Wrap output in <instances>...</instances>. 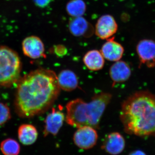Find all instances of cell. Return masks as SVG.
Returning <instances> with one entry per match:
<instances>
[{"mask_svg": "<svg viewBox=\"0 0 155 155\" xmlns=\"http://www.w3.org/2000/svg\"><path fill=\"white\" fill-rule=\"evenodd\" d=\"M19 141L25 145H30L34 143L38 138L37 130L33 125L23 124L19 126L18 131Z\"/></svg>", "mask_w": 155, "mask_h": 155, "instance_id": "obj_16", "label": "cell"}, {"mask_svg": "<svg viewBox=\"0 0 155 155\" xmlns=\"http://www.w3.org/2000/svg\"><path fill=\"white\" fill-rule=\"evenodd\" d=\"M97 133L96 129L90 126L78 127L73 135V141L75 145L83 150L90 149L96 144Z\"/></svg>", "mask_w": 155, "mask_h": 155, "instance_id": "obj_5", "label": "cell"}, {"mask_svg": "<svg viewBox=\"0 0 155 155\" xmlns=\"http://www.w3.org/2000/svg\"><path fill=\"white\" fill-rule=\"evenodd\" d=\"M1 150L4 155H18L20 152V147L15 140L8 138L2 142Z\"/></svg>", "mask_w": 155, "mask_h": 155, "instance_id": "obj_18", "label": "cell"}, {"mask_svg": "<svg viewBox=\"0 0 155 155\" xmlns=\"http://www.w3.org/2000/svg\"><path fill=\"white\" fill-rule=\"evenodd\" d=\"M15 94V110L22 118L43 114L59 96L61 88L55 72L40 69L32 71L18 81Z\"/></svg>", "mask_w": 155, "mask_h": 155, "instance_id": "obj_1", "label": "cell"}, {"mask_svg": "<svg viewBox=\"0 0 155 155\" xmlns=\"http://www.w3.org/2000/svg\"><path fill=\"white\" fill-rule=\"evenodd\" d=\"M54 52L59 57H62L64 56L67 53V50L66 48L63 45H59L56 46L54 48Z\"/></svg>", "mask_w": 155, "mask_h": 155, "instance_id": "obj_21", "label": "cell"}, {"mask_svg": "<svg viewBox=\"0 0 155 155\" xmlns=\"http://www.w3.org/2000/svg\"><path fill=\"white\" fill-rule=\"evenodd\" d=\"M21 69L18 54L8 47L0 46V86L8 87L17 82Z\"/></svg>", "mask_w": 155, "mask_h": 155, "instance_id": "obj_4", "label": "cell"}, {"mask_svg": "<svg viewBox=\"0 0 155 155\" xmlns=\"http://www.w3.org/2000/svg\"><path fill=\"white\" fill-rule=\"evenodd\" d=\"M57 77L60 88L64 91H72L78 87V81L77 75L72 70L69 69L62 70Z\"/></svg>", "mask_w": 155, "mask_h": 155, "instance_id": "obj_14", "label": "cell"}, {"mask_svg": "<svg viewBox=\"0 0 155 155\" xmlns=\"http://www.w3.org/2000/svg\"><path fill=\"white\" fill-rule=\"evenodd\" d=\"M128 155H147L145 153L140 150H137L130 153Z\"/></svg>", "mask_w": 155, "mask_h": 155, "instance_id": "obj_22", "label": "cell"}, {"mask_svg": "<svg viewBox=\"0 0 155 155\" xmlns=\"http://www.w3.org/2000/svg\"><path fill=\"white\" fill-rule=\"evenodd\" d=\"M35 5L40 8L48 7L54 0H32Z\"/></svg>", "mask_w": 155, "mask_h": 155, "instance_id": "obj_20", "label": "cell"}, {"mask_svg": "<svg viewBox=\"0 0 155 155\" xmlns=\"http://www.w3.org/2000/svg\"><path fill=\"white\" fill-rule=\"evenodd\" d=\"M65 119V116L63 112L53 108L52 112L47 116L45 120V136L49 134L57 135L63 126Z\"/></svg>", "mask_w": 155, "mask_h": 155, "instance_id": "obj_11", "label": "cell"}, {"mask_svg": "<svg viewBox=\"0 0 155 155\" xmlns=\"http://www.w3.org/2000/svg\"><path fill=\"white\" fill-rule=\"evenodd\" d=\"M101 52L104 59L116 62L120 61L124 53L123 46L114 40V37L108 39L102 47Z\"/></svg>", "mask_w": 155, "mask_h": 155, "instance_id": "obj_12", "label": "cell"}, {"mask_svg": "<svg viewBox=\"0 0 155 155\" xmlns=\"http://www.w3.org/2000/svg\"><path fill=\"white\" fill-rule=\"evenodd\" d=\"M112 97L110 94L103 92L95 95L89 102L80 98L70 101L66 106V122L77 128L88 126L98 129L101 118Z\"/></svg>", "mask_w": 155, "mask_h": 155, "instance_id": "obj_3", "label": "cell"}, {"mask_svg": "<svg viewBox=\"0 0 155 155\" xmlns=\"http://www.w3.org/2000/svg\"><path fill=\"white\" fill-rule=\"evenodd\" d=\"M117 30L118 25L114 17L110 14H105L98 19L94 32L100 38L107 40L113 37Z\"/></svg>", "mask_w": 155, "mask_h": 155, "instance_id": "obj_6", "label": "cell"}, {"mask_svg": "<svg viewBox=\"0 0 155 155\" xmlns=\"http://www.w3.org/2000/svg\"><path fill=\"white\" fill-rule=\"evenodd\" d=\"M120 118L126 133L155 136V95L144 91L131 95L122 103Z\"/></svg>", "mask_w": 155, "mask_h": 155, "instance_id": "obj_2", "label": "cell"}, {"mask_svg": "<svg viewBox=\"0 0 155 155\" xmlns=\"http://www.w3.org/2000/svg\"><path fill=\"white\" fill-rule=\"evenodd\" d=\"M83 61L87 69L91 71L101 70L104 65V58L101 51L97 50L87 52L84 56Z\"/></svg>", "mask_w": 155, "mask_h": 155, "instance_id": "obj_15", "label": "cell"}, {"mask_svg": "<svg viewBox=\"0 0 155 155\" xmlns=\"http://www.w3.org/2000/svg\"><path fill=\"white\" fill-rule=\"evenodd\" d=\"M22 50L25 55L31 59L45 57L44 44L41 39L35 35L25 38L22 44Z\"/></svg>", "mask_w": 155, "mask_h": 155, "instance_id": "obj_8", "label": "cell"}, {"mask_svg": "<svg viewBox=\"0 0 155 155\" xmlns=\"http://www.w3.org/2000/svg\"><path fill=\"white\" fill-rule=\"evenodd\" d=\"M69 29L70 33L76 37H90L94 32L92 25L82 16L72 17L69 21Z\"/></svg>", "mask_w": 155, "mask_h": 155, "instance_id": "obj_10", "label": "cell"}, {"mask_svg": "<svg viewBox=\"0 0 155 155\" xmlns=\"http://www.w3.org/2000/svg\"><path fill=\"white\" fill-rule=\"evenodd\" d=\"M125 138L119 132L109 134L103 142L102 149L108 153L117 155L121 153L125 148Z\"/></svg>", "mask_w": 155, "mask_h": 155, "instance_id": "obj_9", "label": "cell"}, {"mask_svg": "<svg viewBox=\"0 0 155 155\" xmlns=\"http://www.w3.org/2000/svg\"><path fill=\"white\" fill-rule=\"evenodd\" d=\"M131 74V69L127 63L123 61H116L110 69V75L113 81V86L116 84L126 81L129 79Z\"/></svg>", "mask_w": 155, "mask_h": 155, "instance_id": "obj_13", "label": "cell"}, {"mask_svg": "<svg viewBox=\"0 0 155 155\" xmlns=\"http://www.w3.org/2000/svg\"><path fill=\"white\" fill-rule=\"evenodd\" d=\"M140 64H144L149 68L155 66V41L145 39L139 42L136 47Z\"/></svg>", "mask_w": 155, "mask_h": 155, "instance_id": "obj_7", "label": "cell"}, {"mask_svg": "<svg viewBox=\"0 0 155 155\" xmlns=\"http://www.w3.org/2000/svg\"><path fill=\"white\" fill-rule=\"evenodd\" d=\"M66 11L72 17H82L86 12V4L83 0H70L66 5Z\"/></svg>", "mask_w": 155, "mask_h": 155, "instance_id": "obj_17", "label": "cell"}, {"mask_svg": "<svg viewBox=\"0 0 155 155\" xmlns=\"http://www.w3.org/2000/svg\"><path fill=\"white\" fill-rule=\"evenodd\" d=\"M11 118L10 109L6 104L0 103V125H4Z\"/></svg>", "mask_w": 155, "mask_h": 155, "instance_id": "obj_19", "label": "cell"}]
</instances>
